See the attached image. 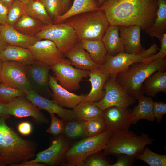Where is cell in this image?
Returning a JSON list of instances; mask_svg holds the SVG:
<instances>
[{
  "label": "cell",
  "mask_w": 166,
  "mask_h": 166,
  "mask_svg": "<svg viewBox=\"0 0 166 166\" xmlns=\"http://www.w3.org/2000/svg\"><path fill=\"white\" fill-rule=\"evenodd\" d=\"M117 157L115 163L111 166H131L133 165L135 157L124 154L117 156Z\"/></svg>",
  "instance_id": "obj_43"
},
{
  "label": "cell",
  "mask_w": 166,
  "mask_h": 166,
  "mask_svg": "<svg viewBox=\"0 0 166 166\" xmlns=\"http://www.w3.org/2000/svg\"><path fill=\"white\" fill-rule=\"evenodd\" d=\"M161 44V48L156 53L151 56L144 60L143 62L145 63L148 64L153 61L166 57V33H165L160 41Z\"/></svg>",
  "instance_id": "obj_41"
},
{
  "label": "cell",
  "mask_w": 166,
  "mask_h": 166,
  "mask_svg": "<svg viewBox=\"0 0 166 166\" xmlns=\"http://www.w3.org/2000/svg\"><path fill=\"white\" fill-rule=\"evenodd\" d=\"M145 94L155 97L160 92L166 93V69L159 70L148 77L144 83Z\"/></svg>",
  "instance_id": "obj_26"
},
{
  "label": "cell",
  "mask_w": 166,
  "mask_h": 166,
  "mask_svg": "<svg viewBox=\"0 0 166 166\" xmlns=\"http://www.w3.org/2000/svg\"><path fill=\"white\" fill-rule=\"evenodd\" d=\"M135 158L150 166H166V155L156 153L146 146L143 151Z\"/></svg>",
  "instance_id": "obj_33"
},
{
  "label": "cell",
  "mask_w": 166,
  "mask_h": 166,
  "mask_svg": "<svg viewBox=\"0 0 166 166\" xmlns=\"http://www.w3.org/2000/svg\"><path fill=\"white\" fill-rule=\"evenodd\" d=\"M22 3H23L24 4H26V3L30 2L34 0H17Z\"/></svg>",
  "instance_id": "obj_51"
},
{
  "label": "cell",
  "mask_w": 166,
  "mask_h": 166,
  "mask_svg": "<svg viewBox=\"0 0 166 166\" xmlns=\"http://www.w3.org/2000/svg\"><path fill=\"white\" fill-rule=\"evenodd\" d=\"M105 0H98V5L100 7Z\"/></svg>",
  "instance_id": "obj_52"
},
{
  "label": "cell",
  "mask_w": 166,
  "mask_h": 166,
  "mask_svg": "<svg viewBox=\"0 0 166 166\" xmlns=\"http://www.w3.org/2000/svg\"><path fill=\"white\" fill-rule=\"evenodd\" d=\"M35 36L52 42L64 54L79 42L73 28L66 23L45 25Z\"/></svg>",
  "instance_id": "obj_7"
},
{
  "label": "cell",
  "mask_w": 166,
  "mask_h": 166,
  "mask_svg": "<svg viewBox=\"0 0 166 166\" xmlns=\"http://www.w3.org/2000/svg\"><path fill=\"white\" fill-rule=\"evenodd\" d=\"M66 21L75 30L79 42L101 40L109 25L105 14L99 9L77 15Z\"/></svg>",
  "instance_id": "obj_4"
},
{
  "label": "cell",
  "mask_w": 166,
  "mask_h": 166,
  "mask_svg": "<svg viewBox=\"0 0 166 166\" xmlns=\"http://www.w3.org/2000/svg\"><path fill=\"white\" fill-rule=\"evenodd\" d=\"M24 92L26 98L39 109L45 110L49 113L56 114L64 121L76 119L73 110L64 108L53 100L49 99L41 96L35 90L32 89Z\"/></svg>",
  "instance_id": "obj_16"
},
{
  "label": "cell",
  "mask_w": 166,
  "mask_h": 166,
  "mask_svg": "<svg viewBox=\"0 0 166 166\" xmlns=\"http://www.w3.org/2000/svg\"><path fill=\"white\" fill-rule=\"evenodd\" d=\"M63 8V14L66 12L69 9L70 0H61Z\"/></svg>",
  "instance_id": "obj_48"
},
{
  "label": "cell",
  "mask_w": 166,
  "mask_h": 166,
  "mask_svg": "<svg viewBox=\"0 0 166 166\" xmlns=\"http://www.w3.org/2000/svg\"><path fill=\"white\" fill-rule=\"evenodd\" d=\"M107 130L113 133L129 130L133 124L132 110L115 107L108 108L103 116Z\"/></svg>",
  "instance_id": "obj_14"
},
{
  "label": "cell",
  "mask_w": 166,
  "mask_h": 166,
  "mask_svg": "<svg viewBox=\"0 0 166 166\" xmlns=\"http://www.w3.org/2000/svg\"><path fill=\"white\" fill-rule=\"evenodd\" d=\"M8 9L0 3V25L6 22Z\"/></svg>",
  "instance_id": "obj_45"
},
{
  "label": "cell",
  "mask_w": 166,
  "mask_h": 166,
  "mask_svg": "<svg viewBox=\"0 0 166 166\" xmlns=\"http://www.w3.org/2000/svg\"><path fill=\"white\" fill-rule=\"evenodd\" d=\"M119 26L109 25L102 38L108 54L114 56L125 53L124 43L119 33Z\"/></svg>",
  "instance_id": "obj_23"
},
{
  "label": "cell",
  "mask_w": 166,
  "mask_h": 166,
  "mask_svg": "<svg viewBox=\"0 0 166 166\" xmlns=\"http://www.w3.org/2000/svg\"><path fill=\"white\" fill-rule=\"evenodd\" d=\"M9 45L0 36V53L6 47Z\"/></svg>",
  "instance_id": "obj_50"
},
{
  "label": "cell",
  "mask_w": 166,
  "mask_h": 166,
  "mask_svg": "<svg viewBox=\"0 0 166 166\" xmlns=\"http://www.w3.org/2000/svg\"><path fill=\"white\" fill-rule=\"evenodd\" d=\"M9 117H0V166H14L36 155L32 141L22 138L6 122Z\"/></svg>",
  "instance_id": "obj_2"
},
{
  "label": "cell",
  "mask_w": 166,
  "mask_h": 166,
  "mask_svg": "<svg viewBox=\"0 0 166 166\" xmlns=\"http://www.w3.org/2000/svg\"><path fill=\"white\" fill-rule=\"evenodd\" d=\"M76 119L85 121L93 119L103 117L104 111L95 105L93 102L83 101L73 110Z\"/></svg>",
  "instance_id": "obj_31"
},
{
  "label": "cell",
  "mask_w": 166,
  "mask_h": 166,
  "mask_svg": "<svg viewBox=\"0 0 166 166\" xmlns=\"http://www.w3.org/2000/svg\"><path fill=\"white\" fill-rule=\"evenodd\" d=\"M141 29L137 25L119 26V35L124 44L125 53L137 54L144 50L140 42Z\"/></svg>",
  "instance_id": "obj_18"
},
{
  "label": "cell",
  "mask_w": 166,
  "mask_h": 166,
  "mask_svg": "<svg viewBox=\"0 0 166 166\" xmlns=\"http://www.w3.org/2000/svg\"><path fill=\"white\" fill-rule=\"evenodd\" d=\"M138 100V105L132 110L133 124H136L139 120L142 119L151 121H154L155 118L153 113L154 101L152 99L143 95Z\"/></svg>",
  "instance_id": "obj_29"
},
{
  "label": "cell",
  "mask_w": 166,
  "mask_h": 166,
  "mask_svg": "<svg viewBox=\"0 0 166 166\" xmlns=\"http://www.w3.org/2000/svg\"><path fill=\"white\" fill-rule=\"evenodd\" d=\"M159 49L156 44L154 43L148 49L137 54L124 53L114 56L107 54L105 64L101 66L100 69L109 74L110 76L116 77L119 72L134 63L143 62L156 53Z\"/></svg>",
  "instance_id": "obj_9"
},
{
  "label": "cell",
  "mask_w": 166,
  "mask_h": 166,
  "mask_svg": "<svg viewBox=\"0 0 166 166\" xmlns=\"http://www.w3.org/2000/svg\"><path fill=\"white\" fill-rule=\"evenodd\" d=\"M78 43L95 63L101 66L105 64L108 53L102 40H82Z\"/></svg>",
  "instance_id": "obj_28"
},
{
  "label": "cell",
  "mask_w": 166,
  "mask_h": 166,
  "mask_svg": "<svg viewBox=\"0 0 166 166\" xmlns=\"http://www.w3.org/2000/svg\"><path fill=\"white\" fill-rule=\"evenodd\" d=\"M166 68V57L148 64L136 62L118 73L115 79L128 93L138 100L145 94L143 85L145 80L155 72Z\"/></svg>",
  "instance_id": "obj_3"
},
{
  "label": "cell",
  "mask_w": 166,
  "mask_h": 166,
  "mask_svg": "<svg viewBox=\"0 0 166 166\" xmlns=\"http://www.w3.org/2000/svg\"><path fill=\"white\" fill-rule=\"evenodd\" d=\"M0 36L9 45L27 48L41 40L23 34L6 22L0 25Z\"/></svg>",
  "instance_id": "obj_19"
},
{
  "label": "cell",
  "mask_w": 166,
  "mask_h": 166,
  "mask_svg": "<svg viewBox=\"0 0 166 166\" xmlns=\"http://www.w3.org/2000/svg\"><path fill=\"white\" fill-rule=\"evenodd\" d=\"M25 4L14 0L8 9L6 22L14 26L15 23L25 13Z\"/></svg>",
  "instance_id": "obj_37"
},
{
  "label": "cell",
  "mask_w": 166,
  "mask_h": 166,
  "mask_svg": "<svg viewBox=\"0 0 166 166\" xmlns=\"http://www.w3.org/2000/svg\"><path fill=\"white\" fill-rule=\"evenodd\" d=\"M88 76L89 77L88 80L91 83V88L83 101H99L104 95V86L110 75L99 69L90 70Z\"/></svg>",
  "instance_id": "obj_21"
},
{
  "label": "cell",
  "mask_w": 166,
  "mask_h": 166,
  "mask_svg": "<svg viewBox=\"0 0 166 166\" xmlns=\"http://www.w3.org/2000/svg\"><path fill=\"white\" fill-rule=\"evenodd\" d=\"M25 95L24 91L22 90L0 83V103L6 104L16 97Z\"/></svg>",
  "instance_id": "obj_36"
},
{
  "label": "cell",
  "mask_w": 166,
  "mask_h": 166,
  "mask_svg": "<svg viewBox=\"0 0 166 166\" xmlns=\"http://www.w3.org/2000/svg\"><path fill=\"white\" fill-rule=\"evenodd\" d=\"M51 69L59 84L70 92L79 89L80 82L88 76L90 71L74 68L70 61L65 59L52 66Z\"/></svg>",
  "instance_id": "obj_10"
},
{
  "label": "cell",
  "mask_w": 166,
  "mask_h": 166,
  "mask_svg": "<svg viewBox=\"0 0 166 166\" xmlns=\"http://www.w3.org/2000/svg\"><path fill=\"white\" fill-rule=\"evenodd\" d=\"M85 134L87 137L94 136L107 130L103 117L84 121Z\"/></svg>",
  "instance_id": "obj_34"
},
{
  "label": "cell",
  "mask_w": 166,
  "mask_h": 166,
  "mask_svg": "<svg viewBox=\"0 0 166 166\" xmlns=\"http://www.w3.org/2000/svg\"><path fill=\"white\" fill-rule=\"evenodd\" d=\"M49 86L52 100L62 107L74 108L84 100L87 95L76 94L64 88L58 83L55 76L49 75Z\"/></svg>",
  "instance_id": "obj_17"
},
{
  "label": "cell",
  "mask_w": 166,
  "mask_h": 166,
  "mask_svg": "<svg viewBox=\"0 0 166 166\" xmlns=\"http://www.w3.org/2000/svg\"><path fill=\"white\" fill-rule=\"evenodd\" d=\"M64 55L76 68L91 70L100 69L101 65L95 63L89 53L78 43Z\"/></svg>",
  "instance_id": "obj_22"
},
{
  "label": "cell",
  "mask_w": 166,
  "mask_h": 166,
  "mask_svg": "<svg viewBox=\"0 0 166 166\" xmlns=\"http://www.w3.org/2000/svg\"><path fill=\"white\" fill-rule=\"evenodd\" d=\"M40 0L42 1V2L44 0Z\"/></svg>",
  "instance_id": "obj_54"
},
{
  "label": "cell",
  "mask_w": 166,
  "mask_h": 166,
  "mask_svg": "<svg viewBox=\"0 0 166 166\" xmlns=\"http://www.w3.org/2000/svg\"><path fill=\"white\" fill-rule=\"evenodd\" d=\"M100 151L88 157L84 161L83 166H111L113 163L105 157L104 153H100Z\"/></svg>",
  "instance_id": "obj_38"
},
{
  "label": "cell",
  "mask_w": 166,
  "mask_h": 166,
  "mask_svg": "<svg viewBox=\"0 0 166 166\" xmlns=\"http://www.w3.org/2000/svg\"><path fill=\"white\" fill-rule=\"evenodd\" d=\"M28 49L32 53L35 60L40 61L51 68L65 59L63 54L56 45L49 40H40Z\"/></svg>",
  "instance_id": "obj_15"
},
{
  "label": "cell",
  "mask_w": 166,
  "mask_h": 166,
  "mask_svg": "<svg viewBox=\"0 0 166 166\" xmlns=\"http://www.w3.org/2000/svg\"><path fill=\"white\" fill-rule=\"evenodd\" d=\"M45 25L41 21L31 17L25 12L13 26L23 34L34 36L39 32Z\"/></svg>",
  "instance_id": "obj_30"
},
{
  "label": "cell",
  "mask_w": 166,
  "mask_h": 166,
  "mask_svg": "<svg viewBox=\"0 0 166 166\" xmlns=\"http://www.w3.org/2000/svg\"><path fill=\"white\" fill-rule=\"evenodd\" d=\"M1 83L7 86L25 91L32 89L27 77L26 65L13 61L3 62Z\"/></svg>",
  "instance_id": "obj_11"
},
{
  "label": "cell",
  "mask_w": 166,
  "mask_h": 166,
  "mask_svg": "<svg viewBox=\"0 0 166 166\" xmlns=\"http://www.w3.org/2000/svg\"><path fill=\"white\" fill-rule=\"evenodd\" d=\"M158 9L157 0H105L99 9L110 25H137L145 30L153 23Z\"/></svg>",
  "instance_id": "obj_1"
},
{
  "label": "cell",
  "mask_w": 166,
  "mask_h": 166,
  "mask_svg": "<svg viewBox=\"0 0 166 166\" xmlns=\"http://www.w3.org/2000/svg\"><path fill=\"white\" fill-rule=\"evenodd\" d=\"M69 146L67 140L60 135L57 136L48 148L37 153L35 158L31 160L52 166L63 164Z\"/></svg>",
  "instance_id": "obj_13"
},
{
  "label": "cell",
  "mask_w": 166,
  "mask_h": 166,
  "mask_svg": "<svg viewBox=\"0 0 166 166\" xmlns=\"http://www.w3.org/2000/svg\"><path fill=\"white\" fill-rule=\"evenodd\" d=\"M76 119L67 121L64 126V132L67 136L74 138L84 135L83 121Z\"/></svg>",
  "instance_id": "obj_35"
},
{
  "label": "cell",
  "mask_w": 166,
  "mask_h": 166,
  "mask_svg": "<svg viewBox=\"0 0 166 166\" xmlns=\"http://www.w3.org/2000/svg\"><path fill=\"white\" fill-rule=\"evenodd\" d=\"M7 116L6 113V104L0 103V117Z\"/></svg>",
  "instance_id": "obj_49"
},
{
  "label": "cell",
  "mask_w": 166,
  "mask_h": 166,
  "mask_svg": "<svg viewBox=\"0 0 166 166\" xmlns=\"http://www.w3.org/2000/svg\"><path fill=\"white\" fill-rule=\"evenodd\" d=\"M24 10L27 14L45 25L53 23L43 2L40 0H34L25 4Z\"/></svg>",
  "instance_id": "obj_32"
},
{
  "label": "cell",
  "mask_w": 166,
  "mask_h": 166,
  "mask_svg": "<svg viewBox=\"0 0 166 166\" xmlns=\"http://www.w3.org/2000/svg\"><path fill=\"white\" fill-rule=\"evenodd\" d=\"M154 140L144 132L140 136L129 130L113 133L103 150L104 153L115 156L124 154L135 157Z\"/></svg>",
  "instance_id": "obj_5"
},
{
  "label": "cell",
  "mask_w": 166,
  "mask_h": 166,
  "mask_svg": "<svg viewBox=\"0 0 166 166\" xmlns=\"http://www.w3.org/2000/svg\"><path fill=\"white\" fill-rule=\"evenodd\" d=\"M0 60L17 61L28 65L35 60L28 49L9 45L0 53Z\"/></svg>",
  "instance_id": "obj_24"
},
{
  "label": "cell",
  "mask_w": 166,
  "mask_h": 166,
  "mask_svg": "<svg viewBox=\"0 0 166 166\" xmlns=\"http://www.w3.org/2000/svg\"><path fill=\"white\" fill-rule=\"evenodd\" d=\"M51 118V122L46 132L53 136H57L64 132V125L63 120L57 118L53 113H49Z\"/></svg>",
  "instance_id": "obj_40"
},
{
  "label": "cell",
  "mask_w": 166,
  "mask_h": 166,
  "mask_svg": "<svg viewBox=\"0 0 166 166\" xmlns=\"http://www.w3.org/2000/svg\"><path fill=\"white\" fill-rule=\"evenodd\" d=\"M46 165L44 163L34 162L32 160H28L15 164L14 166H44Z\"/></svg>",
  "instance_id": "obj_46"
},
{
  "label": "cell",
  "mask_w": 166,
  "mask_h": 166,
  "mask_svg": "<svg viewBox=\"0 0 166 166\" xmlns=\"http://www.w3.org/2000/svg\"><path fill=\"white\" fill-rule=\"evenodd\" d=\"M3 62L1 60H0V83H1V79H0V74H1V72L2 69V66Z\"/></svg>",
  "instance_id": "obj_53"
},
{
  "label": "cell",
  "mask_w": 166,
  "mask_h": 166,
  "mask_svg": "<svg viewBox=\"0 0 166 166\" xmlns=\"http://www.w3.org/2000/svg\"><path fill=\"white\" fill-rule=\"evenodd\" d=\"M105 93L99 101L93 102L101 110L115 107L123 109H128L133 104L135 99L128 93L117 82L115 77L109 76L103 87Z\"/></svg>",
  "instance_id": "obj_8"
},
{
  "label": "cell",
  "mask_w": 166,
  "mask_h": 166,
  "mask_svg": "<svg viewBox=\"0 0 166 166\" xmlns=\"http://www.w3.org/2000/svg\"><path fill=\"white\" fill-rule=\"evenodd\" d=\"M99 7L94 0H74L72 6L66 12L54 19V23H63L77 15L97 11Z\"/></svg>",
  "instance_id": "obj_25"
},
{
  "label": "cell",
  "mask_w": 166,
  "mask_h": 166,
  "mask_svg": "<svg viewBox=\"0 0 166 166\" xmlns=\"http://www.w3.org/2000/svg\"><path fill=\"white\" fill-rule=\"evenodd\" d=\"M14 0H0V3L7 8H9Z\"/></svg>",
  "instance_id": "obj_47"
},
{
  "label": "cell",
  "mask_w": 166,
  "mask_h": 166,
  "mask_svg": "<svg viewBox=\"0 0 166 166\" xmlns=\"http://www.w3.org/2000/svg\"><path fill=\"white\" fill-rule=\"evenodd\" d=\"M18 132L22 135L27 136L30 135L32 131V126L28 122H23L19 124L17 127Z\"/></svg>",
  "instance_id": "obj_44"
},
{
  "label": "cell",
  "mask_w": 166,
  "mask_h": 166,
  "mask_svg": "<svg viewBox=\"0 0 166 166\" xmlns=\"http://www.w3.org/2000/svg\"><path fill=\"white\" fill-rule=\"evenodd\" d=\"M51 67L35 60L32 64L26 65L27 77L32 89L37 92L49 86V72Z\"/></svg>",
  "instance_id": "obj_20"
},
{
  "label": "cell",
  "mask_w": 166,
  "mask_h": 166,
  "mask_svg": "<svg viewBox=\"0 0 166 166\" xmlns=\"http://www.w3.org/2000/svg\"><path fill=\"white\" fill-rule=\"evenodd\" d=\"M42 2L51 18L55 19L63 14L61 0H44Z\"/></svg>",
  "instance_id": "obj_39"
},
{
  "label": "cell",
  "mask_w": 166,
  "mask_h": 166,
  "mask_svg": "<svg viewBox=\"0 0 166 166\" xmlns=\"http://www.w3.org/2000/svg\"><path fill=\"white\" fill-rule=\"evenodd\" d=\"M158 9L156 16L152 26L144 30L152 37H156L160 41L166 29V0H157Z\"/></svg>",
  "instance_id": "obj_27"
},
{
  "label": "cell",
  "mask_w": 166,
  "mask_h": 166,
  "mask_svg": "<svg viewBox=\"0 0 166 166\" xmlns=\"http://www.w3.org/2000/svg\"><path fill=\"white\" fill-rule=\"evenodd\" d=\"M7 115L17 118L31 117L37 123L47 124L49 121L40 109L34 105L25 95L16 97L6 104Z\"/></svg>",
  "instance_id": "obj_12"
},
{
  "label": "cell",
  "mask_w": 166,
  "mask_h": 166,
  "mask_svg": "<svg viewBox=\"0 0 166 166\" xmlns=\"http://www.w3.org/2000/svg\"><path fill=\"white\" fill-rule=\"evenodd\" d=\"M113 133L106 130L77 142L66 152L64 164L68 166H83L84 161L88 157L104 149Z\"/></svg>",
  "instance_id": "obj_6"
},
{
  "label": "cell",
  "mask_w": 166,
  "mask_h": 166,
  "mask_svg": "<svg viewBox=\"0 0 166 166\" xmlns=\"http://www.w3.org/2000/svg\"><path fill=\"white\" fill-rule=\"evenodd\" d=\"M153 113L157 122L160 123L163 116L166 114V104L160 101H154Z\"/></svg>",
  "instance_id": "obj_42"
}]
</instances>
